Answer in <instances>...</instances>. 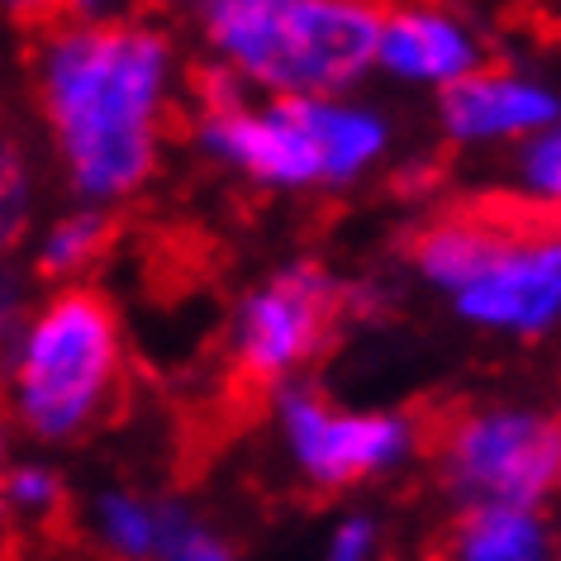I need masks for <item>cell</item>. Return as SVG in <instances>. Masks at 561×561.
Masks as SVG:
<instances>
[{
    "label": "cell",
    "instance_id": "cell-1",
    "mask_svg": "<svg viewBox=\"0 0 561 561\" xmlns=\"http://www.w3.org/2000/svg\"><path fill=\"white\" fill-rule=\"evenodd\" d=\"M38 95L81 201H124L158 167L172 44L134 20L67 24L38 53Z\"/></svg>",
    "mask_w": 561,
    "mask_h": 561
},
{
    "label": "cell",
    "instance_id": "cell-2",
    "mask_svg": "<svg viewBox=\"0 0 561 561\" xmlns=\"http://www.w3.org/2000/svg\"><path fill=\"white\" fill-rule=\"evenodd\" d=\"M219 67L272 95H347L371 67V0H201Z\"/></svg>",
    "mask_w": 561,
    "mask_h": 561
},
{
    "label": "cell",
    "instance_id": "cell-3",
    "mask_svg": "<svg viewBox=\"0 0 561 561\" xmlns=\"http://www.w3.org/2000/svg\"><path fill=\"white\" fill-rule=\"evenodd\" d=\"M201 144L209 158L257 186L305 191L367 176L381 162L390 129L381 115L343 95H272L266 105H248L238 95L205 110Z\"/></svg>",
    "mask_w": 561,
    "mask_h": 561
},
{
    "label": "cell",
    "instance_id": "cell-4",
    "mask_svg": "<svg viewBox=\"0 0 561 561\" xmlns=\"http://www.w3.org/2000/svg\"><path fill=\"white\" fill-rule=\"evenodd\" d=\"M10 410L34 438L67 443L87 433L119 396L124 343L101 290H58L5 347Z\"/></svg>",
    "mask_w": 561,
    "mask_h": 561
},
{
    "label": "cell",
    "instance_id": "cell-5",
    "mask_svg": "<svg viewBox=\"0 0 561 561\" xmlns=\"http://www.w3.org/2000/svg\"><path fill=\"white\" fill-rule=\"evenodd\" d=\"M443 476L467 504H538L557 490L561 433L542 410L467 414L438 447Z\"/></svg>",
    "mask_w": 561,
    "mask_h": 561
},
{
    "label": "cell",
    "instance_id": "cell-6",
    "mask_svg": "<svg viewBox=\"0 0 561 561\" xmlns=\"http://www.w3.org/2000/svg\"><path fill=\"white\" fill-rule=\"evenodd\" d=\"M343 290L319 262H290L243 300L233 319L238 371L257 386H280L324 353Z\"/></svg>",
    "mask_w": 561,
    "mask_h": 561
},
{
    "label": "cell",
    "instance_id": "cell-7",
    "mask_svg": "<svg viewBox=\"0 0 561 561\" xmlns=\"http://www.w3.org/2000/svg\"><path fill=\"white\" fill-rule=\"evenodd\" d=\"M276 414H280V438L290 447V461L324 490L396 471L419 447V428L404 414L343 410V404H329L324 396H314L310 386L280 390Z\"/></svg>",
    "mask_w": 561,
    "mask_h": 561
},
{
    "label": "cell",
    "instance_id": "cell-8",
    "mask_svg": "<svg viewBox=\"0 0 561 561\" xmlns=\"http://www.w3.org/2000/svg\"><path fill=\"white\" fill-rule=\"evenodd\" d=\"M457 314L476 329L538 339L561 314V243L552 229H514L453 290Z\"/></svg>",
    "mask_w": 561,
    "mask_h": 561
},
{
    "label": "cell",
    "instance_id": "cell-9",
    "mask_svg": "<svg viewBox=\"0 0 561 561\" xmlns=\"http://www.w3.org/2000/svg\"><path fill=\"white\" fill-rule=\"evenodd\" d=\"M557 124V95L514 72H476L443 87V129L453 144H518Z\"/></svg>",
    "mask_w": 561,
    "mask_h": 561
},
{
    "label": "cell",
    "instance_id": "cell-10",
    "mask_svg": "<svg viewBox=\"0 0 561 561\" xmlns=\"http://www.w3.org/2000/svg\"><path fill=\"white\" fill-rule=\"evenodd\" d=\"M371 67H386L390 77L419 81V87H453L457 77L481 67V44L461 20L433 5H410L381 15Z\"/></svg>",
    "mask_w": 561,
    "mask_h": 561
},
{
    "label": "cell",
    "instance_id": "cell-11",
    "mask_svg": "<svg viewBox=\"0 0 561 561\" xmlns=\"http://www.w3.org/2000/svg\"><path fill=\"white\" fill-rule=\"evenodd\" d=\"M514 224H504L495 215H447L438 224H428L414 243V266L424 272L428 286L453 290L467 280L476 266H481L490 252L500 248V238L510 233Z\"/></svg>",
    "mask_w": 561,
    "mask_h": 561
},
{
    "label": "cell",
    "instance_id": "cell-12",
    "mask_svg": "<svg viewBox=\"0 0 561 561\" xmlns=\"http://www.w3.org/2000/svg\"><path fill=\"white\" fill-rule=\"evenodd\" d=\"M453 561H547V524L524 504H471L457 524Z\"/></svg>",
    "mask_w": 561,
    "mask_h": 561
},
{
    "label": "cell",
    "instance_id": "cell-13",
    "mask_svg": "<svg viewBox=\"0 0 561 561\" xmlns=\"http://www.w3.org/2000/svg\"><path fill=\"white\" fill-rule=\"evenodd\" d=\"M95 533L119 561H148L162 542V504H148L129 490H105L95 500Z\"/></svg>",
    "mask_w": 561,
    "mask_h": 561
},
{
    "label": "cell",
    "instance_id": "cell-14",
    "mask_svg": "<svg viewBox=\"0 0 561 561\" xmlns=\"http://www.w3.org/2000/svg\"><path fill=\"white\" fill-rule=\"evenodd\" d=\"M105 248H110V219L101 205H91V209H77V215H62L44 233L38 266H44L48 276H72L81 266H91Z\"/></svg>",
    "mask_w": 561,
    "mask_h": 561
},
{
    "label": "cell",
    "instance_id": "cell-15",
    "mask_svg": "<svg viewBox=\"0 0 561 561\" xmlns=\"http://www.w3.org/2000/svg\"><path fill=\"white\" fill-rule=\"evenodd\" d=\"M518 162H514V176H518V191L528 201H542V205H557L561 195V144H557V129H542V134H528L518 138Z\"/></svg>",
    "mask_w": 561,
    "mask_h": 561
},
{
    "label": "cell",
    "instance_id": "cell-16",
    "mask_svg": "<svg viewBox=\"0 0 561 561\" xmlns=\"http://www.w3.org/2000/svg\"><path fill=\"white\" fill-rule=\"evenodd\" d=\"M162 561H233V552L219 538L195 524L181 504H162V542H158Z\"/></svg>",
    "mask_w": 561,
    "mask_h": 561
},
{
    "label": "cell",
    "instance_id": "cell-17",
    "mask_svg": "<svg viewBox=\"0 0 561 561\" xmlns=\"http://www.w3.org/2000/svg\"><path fill=\"white\" fill-rule=\"evenodd\" d=\"M30 167L15 144H0V248H10L30 224Z\"/></svg>",
    "mask_w": 561,
    "mask_h": 561
},
{
    "label": "cell",
    "instance_id": "cell-18",
    "mask_svg": "<svg viewBox=\"0 0 561 561\" xmlns=\"http://www.w3.org/2000/svg\"><path fill=\"white\" fill-rule=\"evenodd\" d=\"M0 500L24 518H48L62 504V481L48 467H15L0 481Z\"/></svg>",
    "mask_w": 561,
    "mask_h": 561
},
{
    "label": "cell",
    "instance_id": "cell-19",
    "mask_svg": "<svg viewBox=\"0 0 561 561\" xmlns=\"http://www.w3.org/2000/svg\"><path fill=\"white\" fill-rule=\"evenodd\" d=\"M376 552V528H371V518H343L339 528H333V538H329V561H371Z\"/></svg>",
    "mask_w": 561,
    "mask_h": 561
},
{
    "label": "cell",
    "instance_id": "cell-20",
    "mask_svg": "<svg viewBox=\"0 0 561 561\" xmlns=\"http://www.w3.org/2000/svg\"><path fill=\"white\" fill-rule=\"evenodd\" d=\"M20 324H24V314H20V286H15V276L0 272V347L15 343Z\"/></svg>",
    "mask_w": 561,
    "mask_h": 561
},
{
    "label": "cell",
    "instance_id": "cell-21",
    "mask_svg": "<svg viewBox=\"0 0 561 561\" xmlns=\"http://www.w3.org/2000/svg\"><path fill=\"white\" fill-rule=\"evenodd\" d=\"M0 10H5V15H15V20L38 24V20H53V15H58L62 0H0Z\"/></svg>",
    "mask_w": 561,
    "mask_h": 561
},
{
    "label": "cell",
    "instance_id": "cell-22",
    "mask_svg": "<svg viewBox=\"0 0 561 561\" xmlns=\"http://www.w3.org/2000/svg\"><path fill=\"white\" fill-rule=\"evenodd\" d=\"M62 5H72L81 20H110V10H119L124 0H62Z\"/></svg>",
    "mask_w": 561,
    "mask_h": 561
},
{
    "label": "cell",
    "instance_id": "cell-23",
    "mask_svg": "<svg viewBox=\"0 0 561 561\" xmlns=\"http://www.w3.org/2000/svg\"><path fill=\"white\" fill-rule=\"evenodd\" d=\"M5 453H10V438H5V419H0V481H5ZM0 514H5V500H0Z\"/></svg>",
    "mask_w": 561,
    "mask_h": 561
}]
</instances>
